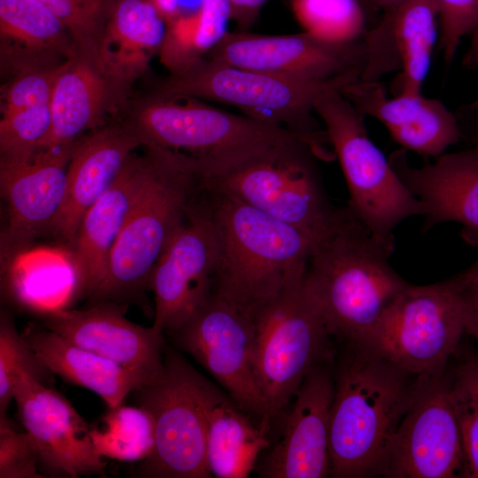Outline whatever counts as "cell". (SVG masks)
I'll use <instances>...</instances> for the list:
<instances>
[{
    "mask_svg": "<svg viewBox=\"0 0 478 478\" xmlns=\"http://www.w3.org/2000/svg\"><path fill=\"white\" fill-rule=\"evenodd\" d=\"M130 95L100 61L75 54L55 81L50 103L51 132L43 149L72 145L85 134L120 120Z\"/></svg>",
    "mask_w": 478,
    "mask_h": 478,
    "instance_id": "obj_22",
    "label": "cell"
},
{
    "mask_svg": "<svg viewBox=\"0 0 478 478\" xmlns=\"http://www.w3.org/2000/svg\"><path fill=\"white\" fill-rule=\"evenodd\" d=\"M126 305L99 301L81 310L63 309L41 315L43 327L72 343L135 372L147 384L164 369V333L128 320Z\"/></svg>",
    "mask_w": 478,
    "mask_h": 478,
    "instance_id": "obj_19",
    "label": "cell"
},
{
    "mask_svg": "<svg viewBox=\"0 0 478 478\" xmlns=\"http://www.w3.org/2000/svg\"><path fill=\"white\" fill-rule=\"evenodd\" d=\"M13 400L18 417L35 444L44 477L105 476L106 462L96 451L91 426L64 396L27 379L17 388Z\"/></svg>",
    "mask_w": 478,
    "mask_h": 478,
    "instance_id": "obj_17",
    "label": "cell"
},
{
    "mask_svg": "<svg viewBox=\"0 0 478 478\" xmlns=\"http://www.w3.org/2000/svg\"><path fill=\"white\" fill-rule=\"evenodd\" d=\"M22 335L54 374L93 391L108 408L123 404L129 393L148 385L135 372L72 343L45 327L31 325Z\"/></svg>",
    "mask_w": 478,
    "mask_h": 478,
    "instance_id": "obj_29",
    "label": "cell"
},
{
    "mask_svg": "<svg viewBox=\"0 0 478 478\" xmlns=\"http://www.w3.org/2000/svg\"><path fill=\"white\" fill-rule=\"evenodd\" d=\"M290 9L304 32L327 42H353L369 30L361 0H290Z\"/></svg>",
    "mask_w": 478,
    "mask_h": 478,
    "instance_id": "obj_32",
    "label": "cell"
},
{
    "mask_svg": "<svg viewBox=\"0 0 478 478\" xmlns=\"http://www.w3.org/2000/svg\"><path fill=\"white\" fill-rule=\"evenodd\" d=\"M314 112L324 124L341 165L350 194L347 210L391 254L394 229L407 218L422 216L423 204L369 138L365 116L339 88L322 91L315 101Z\"/></svg>",
    "mask_w": 478,
    "mask_h": 478,
    "instance_id": "obj_7",
    "label": "cell"
},
{
    "mask_svg": "<svg viewBox=\"0 0 478 478\" xmlns=\"http://www.w3.org/2000/svg\"><path fill=\"white\" fill-rule=\"evenodd\" d=\"M151 168L129 217L111 252L100 284L90 304L139 301L151 273L183 222L200 190V181L155 149Z\"/></svg>",
    "mask_w": 478,
    "mask_h": 478,
    "instance_id": "obj_6",
    "label": "cell"
},
{
    "mask_svg": "<svg viewBox=\"0 0 478 478\" xmlns=\"http://www.w3.org/2000/svg\"><path fill=\"white\" fill-rule=\"evenodd\" d=\"M167 22L151 0H113L99 48L109 73L131 91L164 42Z\"/></svg>",
    "mask_w": 478,
    "mask_h": 478,
    "instance_id": "obj_27",
    "label": "cell"
},
{
    "mask_svg": "<svg viewBox=\"0 0 478 478\" xmlns=\"http://www.w3.org/2000/svg\"><path fill=\"white\" fill-rule=\"evenodd\" d=\"M389 160L395 172L424 207L422 232L443 222L463 226L465 237L478 241V150L438 156L422 166L410 165L404 149Z\"/></svg>",
    "mask_w": 478,
    "mask_h": 478,
    "instance_id": "obj_21",
    "label": "cell"
},
{
    "mask_svg": "<svg viewBox=\"0 0 478 478\" xmlns=\"http://www.w3.org/2000/svg\"><path fill=\"white\" fill-rule=\"evenodd\" d=\"M205 378L176 351L165 347L164 369L154 382L133 391L151 416L155 447L139 465L149 478H209L206 460Z\"/></svg>",
    "mask_w": 478,
    "mask_h": 478,
    "instance_id": "obj_11",
    "label": "cell"
},
{
    "mask_svg": "<svg viewBox=\"0 0 478 478\" xmlns=\"http://www.w3.org/2000/svg\"><path fill=\"white\" fill-rule=\"evenodd\" d=\"M254 320L255 374L274 419L313 367L334 361V337L305 279L260 307Z\"/></svg>",
    "mask_w": 478,
    "mask_h": 478,
    "instance_id": "obj_9",
    "label": "cell"
},
{
    "mask_svg": "<svg viewBox=\"0 0 478 478\" xmlns=\"http://www.w3.org/2000/svg\"><path fill=\"white\" fill-rule=\"evenodd\" d=\"M360 76L352 73L321 81H300L203 58L168 74L150 95L164 99L192 97L238 108L255 120L286 128L322 149L328 142L314 104L327 89H342Z\"/></svg>",
    "mask_w": 478,
    "mask_h": 478,
    "instance_id": "obj_5",
    "label": "cell"
},
{
    "mask_svg": "<svg viewBox=\"0 0 478 478\" xmlns=\"http://www.w3.org/2000/svg\"><path fill=\"white\" fill-rule=\"evenodd\" d=\"M331 364L313 367L305 377L285 419L279 441L258 460L265 478L330 476L329 421L335 395Z\"/></svg>",
    "mask_w": 478,
    "mask_h": 478,
    "instance_id": "obj_18",
    "label": "cell"
},
{
    "mask_svg": "<svg viewBox=\"0 0 478 478\" xmlns=\"http://www.w3.org/2000/svg\"><path fill=\"white\" fill-rule=\"evenodd\" d=\"M439 18V50L451 63L466 35L478 27V0H435Z\"/></svg>",
    "mask_w": 478,
    "mask_h": 478,
    "instance_id": "obj_39",
    "label": "cell"
},
{
    "mask_svg": "<svg viewBox=\"0 0 478 478\" xmlns=\"http://www.w3.org/2000/svg\"><path fill=\"white\" fill-rule=\"evenodd\" d=\"M232 20L228 0H202L199 8L167 23L158 54L169 74L197 63L221 41Z\"/></svg>",
    "mask_w": 478,
    "mask_h": 478,
    "instance_id": "obj_30",
    "label": "cell"
},
{
    "mask_svg": "<svg viewBox=\"0 0 478 478\" xmlns=\"http://www.w3.org/2000/svg\"><path fill=\"white\" fill-rule=\"evenodd\" d=\"M456 277L463 287L478 289V260Z\"/></svg>",
    "mask_w": 478,
    "mask_h": 478,
    "instance_id": "obj_45",
    "label": "cell"
},
{
    "mask_svg": "<svg viewBox=\"0 0 478 478\" xmlns=\"http://www.w3.org/2000/svg\"><path fill=\"white\" fill-rule=\"evenodd\" d=\"M51 132L50 104L1 114L0 156H28L43 149Z\"/></svg>",
    "mask_w": 478,
    "mask_h": 478,
    "instance_id": "obj_36",
    "label": "cell"
},
{
    "mask_svg": "<svg viewBox=\"0 0 478 478\" xmlns=\"http://www.w3.org/2000/svg\"><path fill=\"white\" fill-rule=\"evenodd\" d=\"M320 153L310 141L296 137L201 185L230 195L319 241L334 227L341 211L327 195L317 162Z\"/></svg>",
    "mask_w": 478,
    "mask_h": 478,
    "instance_id": "obj_8",
    "label": "cell"
},
{
    "mask_svg": "<svg viewBox=\"0 0 478 478\" xmlns=\"http://www.w3.org/2000/svg\"><path fill=\"white\" fill-rule=\"evenodd\" d=\"M250 416L272 420L255 374L254 315L212 294L182 327L169 333Z\"/></svg>",
    "mask_w": 478,
    "mask_h": 478,
    "instance_id": "obj_12",
    "label": "cell"
},
{
    "mask_svg": "<svg viewBox=\"0 0 478 478\" xmlns=\"http://www.w3.org/2000/svg\"><path fill=\"white\" fill-rule=\"evenodd\" d=\"M121 120L140 138L142 147L166 154L200 182L280 143L296 137L310 141L192 97L164 99L149 94L130 102Z\"/></svg>",
    "mask_w": 478,
    "mask_h": 478,
    "instance_id": "obj_4",
    "label": "cell"
},
{
    "mask_svg": "<svg viewBox=\"0 0 478 478\" xmlns=\"http://www.w3.org/2000/svg\"><path fill=\"white\" fill-rule=\"evenodd\" d=\"M446 370L417 376L411 404L389 446L382 476L461 477V434Z\"/></svg>",
    "mask_w": 478,
    "mask_h": 478,
    "instance_id": "obj_14",
    "label": "cell"
},
{
    "mask_svg": "<svg viewBox=\"0 0 478 478\" xmlns=\"http://www.w3.org/2000/svg\"><path fill=\"white\" fill-rule=\"evenodd\" d=\"M461 141L478 150V99L461 104L455 112Z\"/></svg>",
    "mask_w": 478,
    "mask_h": 478,
    "instance_id": "obj_40",
    "label": "cell"
},
{
    "mask_svg": "<svg viewBox=\"0 0 478 478\" xmlns=\"http://www.w3.org/2000/svg\"><path fill=\"white\" fill-rule=\"evenodd\" d=\"M270 0H228L232 20L238 30L247 31L258 19L262 8Z\"/></svg>",
    "mask_w": 478,
    "mask_h": 478,
    "instance_id": "obj_41",
    "label": "cell"
},
{
    "mask_svg": "<svg viewBox=\"0 0 478 478\" xmlns=\"http://www.w3.org/2000/svg\"><path fill=\"white\" fill-rule=\"evenodd\" d=\"M38 1L69 30L76 54L100 61V43L113 0Z\"/></svg>",
    "mask_w": 478,
    "mask_h": 478,
    "instance_id": "obj_35",
    "label": "cell"
},
{
    "mask_svg": "<svg viewBox=\"0 0 478 478\" xmlns=\"http://www.w3.org/2000/svg\"><path fill=\"white\" fill-rule=\"evenodd\" d=\"M54 374L19 334L12 315L6 311L0 317V416L6 415L20 382L27 379L51 387Z\"/></svg>",
    "mask_w": 478,
    "mask_h": 478,
    "instance_id": "obj_33",
    "label": "cell"
},
{
    "mask_svg": "<svg viewBox=\"0 0 478 478\" xmlns=\"http://www.w3.org/2000/svg\"><path fill=\"white\" fill-rule=\"evenodd\" d=\"M365 117L385 126L402 149L424 158H437L459 141L461 133L454 112L440 100L416 95L389 97L380 81L359 78L340 89Z\"/></svg>",
    "mask_w": 478,
    "mask_h": 478,
    "instance_id": "obj_23",
    "label": "cell"
},
{
    "mask_svg": "<svg viewBox=\"0 0 478 478\" xmlns=\"http://www.w3.org/2000/svg\"><path fill=\"white\" fill-rule=\"evenodd\" d=\"M439 38L435 0H404L383 12L365 35L367 62L360 79L378 81L398 71L392 96L420 94Z\"/></svg>",
    "mask_w": 478,
    "mask_h": 478,
    "instance_id": "obj_20",
    "label": "cell"
},
{
    "mask_svg": "<svg viewBox=\"0 0 478 478\" xmlns=\"http://www.w3.org/2000/svg\"><path fill=\"white\" fill-rule=\"evenodd\" d=\"M90 435L100 456L120 461H143L155 447L153 420L139 405L108 408Z\"/></svg>",
    "mask_w": 478,
    "mask_h": 478,
    "instance_id": "obj_31",
    "label": "cell"
},
{
    "mask_svg": "<svg viewBox=\"0 0 478 478\" xmlns=\"http://www.w3.org/2000/svg\"><path fill=\"white\" fill-rule=\"evenodd\" d=\"M142 145L121 119L74 142L65 202L50 231L67 248L84 214L115 183L129 157Z\"/></svg>",
    "mask_w": 478,
    "mask_h": 478,
    "instance_id": "obj_24",
    "label": "cell"
},
{
    "mask_svg": "<svg viewBox=\"0 0 478 478\" xmlns=\"http://www.w3.org/2000/svg\"><path fill=\"white\" fill-rule=\"evenodd\" d=\"M133 153L115 183L84 214L68 248L78 299L89 298L103 280L111 252L149 177L151 156Z\"/></svg>",
    "mask_w": 478,
    "mask_h": 478,
    "instance_id": "obj_25",
    "label": "cell"
},
{
    "mask_svg": "<svg viewBox=\"0 0 478 478\" xmlns=\"http://www.w3.org/2000/svg\"><path fill=\"white\" fill-rule=\"evenodd\" d=\"M345 347L335 372L330 476L382 475L390 442L411 404L417 376L366 347Z\"/></svg>",
    "mask_w": 478,
    "mask_h": 478,
    "instance_id": "obj_1",
    "label": "cell"
},
{
    "mask_svg": "<svg viewBox=\"0 0 478 478\" xmlns=\"http://www.w3.org/2000/svg\"><path fill=\"white\" fill-rule=\"evenodd\" d=\"M373 4L380 8L383 12L396 7L404 0H368Z\"/></svg>",
    "mask_w": 478,
    "mask_h": 478,
    "instance_id": "obj_46",
    "label": "cell"
},
{
    "mask_svg": "<svg viewBox=\"0 0 478 478\" xmlns=\"http://www.w3.org/2000/svg\"><path fill=\"white\" fill-rule=\"evenodd\" d=\"M389 256L347 208L317 242L305 281L334 338L363 344L409 285Z\"/></svg>",
    "mask_w": 478,
    "mask_h": 478,
    "instance_id": "obj_3",
    "label": "cell"
},
{
    "mask_svg": "<svg viewBox=\"0 0 478 478\" xmlns=\"http://www.w3.org/2000/svg\"><path fill=\"white\" fill-rule=\"evenodd\" d=\"M157 9L170 22L176 18L197 11L202 0H151Z\"/></svg>",
    "mask_w": 478,
    "mask_h": 478,
    "instance_id": "obj_42",
    "label": "cell"
},
{
    "mask_svg": "<svg viewBox=\"0 0 478 478\" xmlns=\"http://www.w3.org/2000/svg\"><path fill=\"white\" fill-rule=\"evenodd\" d=\"M205 58L286 78L321 81L359 73L367 62L365 37L330 42L306 32L266 35L227 32Z\"/></svg>",
    "mask_w": 478,
    "mask_h": 478,
    "instance_id": "obj_16",
    "label": "cell"
},
{
    "mask_svg": "<svg viewBox=\"0 0 478 478\" xmlns=\"http://www.w3.org/2000/svg\"><path fill=\"white\" fill-rule=\"evenodd\" d=\"M219 244L201 189L149 281L155 300L153 326L170 333L182 327L214 292Z\"/></svg>",
    "mask_w": 478,
    "mask_h": 478,
    "instance_id": "obj_13",
    "label": "cell"
},
{
    "mask_svg": "<svg viewBox=\"0 0 478 478\" xmlns=\"http://www.w3.org/2000/svg\"><path fill=\"white\" fill-rule=\"evenodd\" d=\"M463 289L467 303L466 333L470 334L478 339V289H467L465 287H463Z\"/></svg>",
    "mask_w": 478,
    "mask_h": 478,
    "instance_id": "obj_43",
    "label": "cell"
},
{
    "mask_svg": "<svg viewBox=\"0 0 478 478\" xmlns=\"http://www.w3.org/2000/svg\"><path fill=\"white\" fill-rule=\"evenodd\" d=\"M470 43L462 58V66L478 73V27L470 35Z\"/></svg>",
    "mask_w": 478,
    "mask_h": 478,
    "instance_id": "obj_44",
    "label": "cell"
},
{
    "mask_svg": "<svg viewBox=\"0 0 478 478\" xmlns=\"http://www.w3.org/2000/svg\"><path fill=\"white\" fill-rule=\"evenodd\" d=\"M450 392L461 434V477L478 478V356L464 355L451 375Z\"/></svg>",
    "mask_w": 478,
    "mask_h": 478,
    "instance_id": "obj_34",
    "label": "cell"
},
{
    "mask_svg": "<svg viewBox=\"0 0 478 478\" xmlns=\"http://www.w3.org/2000/svg\"><path fill=\"white\" fill-rule=\"evenodd\" d=\"M73 145L41 149L28 156H0V187L6 206L1 234L3 269L50 232L66 195Z\"/></svg>",
    "mask_w": 478,
    "mask_h": 478,
    "instance_id": "obj_15",
    "label": "cell"
},
{
    "mask_svg": "<svg viewBox=\"0 0 478 478\" xmlns=\"http://www.w3.org/2000/svg\"><path fill=\"white\" fill-rule=\"evenodd\" d=\"M35 444L14 428L7 415L0 416V478H42Z\"/></svg>",
    "mask_w": 478,
    "mask_h": 478,
    "instance_id": "obj_38",
    "label": "cell"
},
{
    "mask_svg": "<svg viewBox=\"0 0 478 478\" xmlns=\"http://www.w3.org/2000/svg\"><path fill=\"white\" fill-rule=\"evenodd\" d=\"M76 54L66 27L38 0H0V70L5 79L57 67Z\"/></svg>",
    "mask_w": 478,
    "mask_h": 478,
    "instance_id": "obj_26",
    "label": "cell"
},
{
    "mask_svg": "<svg viewBox=\"0 0 478 478\" xmlns=\"http://www.w3.org/2000/svg\"><path fill=\"white\" fill-rule=\"evenodd\" d=\"M202 188L219 244L213 294L254 315L304 281L315 238L230 195Z\"/></svg>",
    "mask_w": 478,
    "mask_h": 478,
    "instance_id": "obj_2",
    "label": "cell"
},
{
    "mask_svg": "<svg viewBox=\"0 0 478 478\" xmlns=\"http://www.w3.org/2000/svg\"><path fill=\"white\" fill-rule=\"evenodd\" d=\"M206 460L212 476L246 478L270 446L268 426L254 425L250 415L206 378L204 383Z\"/></svg>",
    "mask_w": 478,
    "mask_h": 478,
    "instance_id": "obj_28",
    "label": "cell"
},
{
    "mask_svg": "<svg viewBox=\"0 0 478 478\" xmlns=\"http://www.w3.org/2000/svg\"><path fill=\"white\" fill-rule=\"evenodd\" d=\"M467 303L456 276L409 283L361 344L415 375L446 370L466 329Z\"/></svg>",
    "mask_w": 478,
    "mask_h": 478,
    "instance_id": "obj_10",
    "label": "cell"
},
{
    "mask_svg": "<svg viewBox=\"0 0 478 478\" xmlns=\"http://www.w3.org/2000/svg\"><path fill=\"white\" fill-rule=\"evenodd\" d=\"M66 64L22 72L8 79L1 89V114L49 105L57 77Z\"/></svg>",
    "mask_w": 478,
    "mask_h": 478,
    "instance_id": "obj_37",
    "label": "cell"
}]
</instances>
